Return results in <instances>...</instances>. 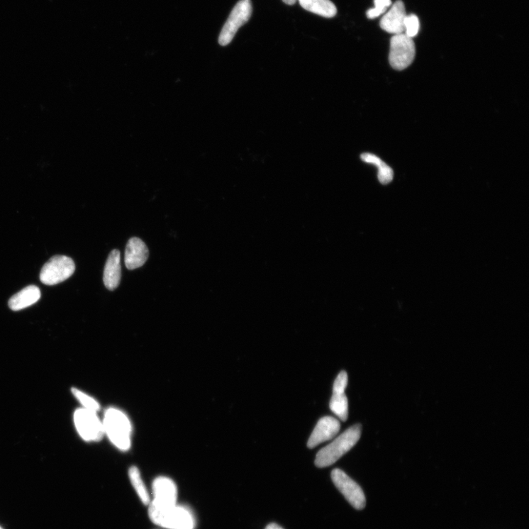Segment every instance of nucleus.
<instances>
[{
	"label": "nucleus",
	"mask_w": 529,
	"mask_h": 529,
	"mask_svg": "<svg viewBox=\"0 0 529 529\" xmlns=\"http://www.w3.org/2000/svg\"><path fill=\"white\" fill-rule=\"evenodd\" d=\"M340 430V423L335 418H321L308 442L309 449H314L319 444L333 439Z\"/></svg>",
	"instance_id": "obj_9"
},
{
	"label": "nucleus",
	"mask_w": 529,
	"mask_h": 529,
	"mask_svg": "<svg viewBox=\"0 0 529 529\" xmlns=\"http://www.w3.org/2000/svg\"><path fill=\"white\" fill-rule=\"evenodd\" d=\"M40 298V289L30 286L13 296L9 301V306L13 311H22L35 304Z\"/></svg>",
	"instance_id": "obj_14"
},
{
	"label": "nucleus",
	"mask_w": 529,
	"mask_h": 529,
	"mask_svg": "<svg viewBox=\"0 0 529 529\" xmlns=\"http://www.w3.org/2000/svg\"><path fill=\"white\" fill-rule=\"evenodd\" d=\"M348 384V375L345 372H341L337 377L334 385H333V393L341 394L345 393V389H347Z\"/></svg>",
	"instance_id": "obj_22"
},
{
	"label": "nucleus",
	"mask_w": 529,
	"mask_h": 529,
	"mask_svg": "<svg viewBox=\"0 0 529 529\" xmlns=\"http://www.w3.org/2000/svg\"><path fill=\"white\" fill-rule=\"evenodd\" d=\"M121 278V255L117 250L112 251L108 258L104 270V281L106 287L113 291L119 286Z\"/></svg>",
	"instance_id": "obj_13"
},
{
	"label": "nucleus",
	"mask_w": 529,
	"mask_h": 529,
	"mask_svg": "<svg viewBox=\"0 0 529 529\" xmlns=\"http://www.w3.org/2000/svg\"><path fill=\"white\" fill-rule=\"evenodd\" d=\"M72 392L84 409L95 413L99 411L100 405L94 398L77 389H72Z\"/></svg>",
	"instance_id": "obj_19"
},
{
	"label": "nucleus",
	"mask_w": 529,
	"mask_h": 529,
	"mask_svg": "<svg viewBox=\"0 0 529 529\" xmlns=\"http://www.w3.org/2000/svg\"><path fill=\"white\" fill-rule=\"evenodd\" d=\"M75 264L72 259L63 255L52 257L45 263L40 273V280L47 286L62 282L72 276Z\"/></svg>",
	"instance_id": "obj_6"
},
{
	"label": "nucleus",
	"mask_w": 529,
	"mask_h": 529,
	"mask_svg": "<svg viewBox=\"0 0 529 529\" xmlns=\"http://www.w3.org/2000/svg\"><path fill=\"white\" fill-rule=\"evenodd\" d=\"M300 6L305 10L325 18H333L337 15V8L331 0H299Z\"/></svg>",
	"instance_id": "obj_15"
},
{
	"label": "nucleus",
	"mask_w": 529,
	"mask_h": 529,
	"mask_svg": "<svg viewBox=\"0 0 529 529\" xmlns=\"http://www.w3.org/2000/svg\"><path fill=\"white\" fill-rule=\"evenodd\" d=\"M252 14L251 0H239L232 11L228 21L223 26L218 38L221 46L228 45L234 38L239 28L245 25Z\"/></svg>",
	"instance_id": "obj_5"
},
{
	"label": "nucleus",
	"mask_w": 529,
	"mask_h": 529,
	"mask_svg": "<svg viewBox=\"0 0 529 529\" xmlns=\"http://www.w3.org/2000/svg\"><path fill=\"white\" fill-rule=\"evenodd\" d=\"M420 30V21L418 17L415 14L406 15L404 21V34L413 38Z\"/></svg>",
	"instance_id": "obj_20"
},
{
	"label": "nucleus",
	"mask_w": 529,
	"mask_h": 529,
	"mask_svg": "<svg viewBox=\"0 0 529 529\" xmlns=\"http://www.w3.org/2000/svg\"><path fill=\"white\" fill-rule=\"evenodd\" d=\"M149 516L155 524L169 529H194L196 525L191 511L177 504L161 505L152 501Z\"/></svg>",
	"instance_id": "obj_1"
},
{
	"label": "nucleus",
	"mask_w": 529,
	"mask_h": 529,
	"mask_svg": "<svg viewBox=\"0 0 529 529\" xmlns=\"http://www.w3.org/2000/svg\"><path fill=\"white\" fill-rule=\"evenodd\" d=\"M406 16L404 4L401 0H397L389 12L382 18L380 27L384 31L394 35L403 33Z\"/></svg>",
	"instance_id": "obj_10"
},
{
	"label": "nucleus",
	"mask_w": 529,
	"mask_h": 529,
	"mask_svg": "<svg viewBox=\"0 0 529 529\" xmlns=\"http://www.w3.org/2000/svg\"><path fill=\"white\" fill-rule=\"evenodd\" d=\"M264 529H284L277 523H270Z\"/></svg>",
	"instance_id": "obj_23"
},
{
	"label": "nucleus",
	"mask_w": 529,
	"mask_h": 529,
	"mask_svg": "<svg viewBox=\"0 0 529 529\" xmlns=\"http://www.w3.org/2000/svg\"><path fill=\"white\" fill-rule=\"evenodd\" d=\"M331 478L338 490L356 510L361 511L364 508L365 496L356 481L338 469L332 472Z\"/></svg>",
	"instance_id": "obj_8"
},
{
	"label": "nucleus",
	"mask_w": 529,
	"mask_h": 529,
	"mask_svg": "<svg viewBox=\"0 0 529 529\" xmlns=\"http://www.w3.org/2000/svg\"><path fill=\"white\" fill-rule=\"evenodd\" d=\"M330 409L341 421L348 419L349 403L345 393H333L330 403Z\"/></svg>",
	"instance_id": "obj_18"
},
{
	"label": "nucleus",
	"mask_w": 529,
	"mask_h": 529,
	"mask_svg": "<svg viewBox=\"0 0 529 529\" xmlns=\"http://www.w3.org/2000/svg\"><path fill=\"white\" fill-rule=\"evenodd\" d=\"M104 432L113 444L121 451L131 445L132 426L128 417L116 408H109L103 422Z\"/></svg>",
	"instance_id": "obj_3"
},
{
	"label": "nucleus",
	"mask_w": 529,
	"mask_h": 529,
	"mask_svg": "<svg viewBox=\"0 0 529 529\" xmlns=\"http://www.w3.org/2000/svg\"><path fill=\"white\" fill-rule=\"evenodd\" d=\"M129 477L134 489L137 492L141 501L143 502L145 505L149 506L151 502L150 495L144 481L142 480L138 467L135 466L130 467L129 470Z\"/></svg>",
	"instance_id": "obj_17"
},
{
	"label": "nucleus",
	"mask_w": 529,
	"mask_h": 529,
	"mask_svg": "<svg viewBox=\"0 0 529 529\" xmlns=\"http://www.w3.org/2000/svg\"><path fill=\"white\" fill-rule=\"evenodd\" d=\"M282 2L284 4H286V5L293 6L296 4V3L297 2V0H282Z\"/></svg>",
	"instance_id": "obj_24"
},
{
	"label": "nucleus",
	"mask_w": 529,
	"mask_h": 529,
	"mask_svg": "<svg viewBox=\"0 0 529 529\" xmlns=\"http://www.w3.org/2000/svg\"><path fill=\"white\" fill-rule=\"evenodd\" d=\"M392 5L391 0H374V8L366 12L369 18H375L384 13Z\"/></svg>",
	"instance_id": "obj_21"
},
{
	"label": "nucleus",
	"mask_w": 529,
	"mask_h": 529,
	"mask_svg": "<svg viewBox=\"0 0 529 529\" xmlns=\"http://www.w3.org/2000/svg\"><path fill=\"white\" fill-rule=\"evenodd\" d=\"M149 257V250L143 240L138 238L130 239L126 250V266L129 270L143 267Z\"/></svg>",
	"instance_id": "obj_11"
},
{
	"label": "nucleus",
	"mask_w": 529,
	"mask_h": 529,
	"mask_svg": "<svg viewBox=\"0 0 529 529\" xmlns=\"http://www.w3.org/2000/svg\"><path fill=\"white\" fill-rule=\"evenodd\" d=\"M413 39L404 33L394 35L391 39L389 62L396 70L402 71L410 67L416 57Z\"/></svg>",
	"instance_id": "obj_4"
},
{
	"label": "nucleus",
	"mask_w": 529,
	"mask_h": 529,
	"mask_svg": "<svg viewBox=\"0 0 529 529\" xmlns=\"http://www.w3.org/2000/svg\"><path fill=\"white\" fill-rule=\"evenodd\" d=\"M361 159L367 164L373 165L378 168V179L383 185L390 183L394 176V170L379 157L371 153H363Z\"/></svg>",
	"instance_id": "obj_16"
},
{
	"label": "nucleus",
	"mask_w": 529,
	"mask_h": 529,
	"mask_svg": "<svg viewBox=\"0 0 529 529\" xmlns=\"http://www.w3.org/2000/svg\"><path fill=\"white\" fill-rule=\"evenodd\" d=\"M0 529H4L1 526H0Z\"/></svg>",
	"instance_id": "obj_25"
},
{
	"label": "nucleus",
	"mask_w": 529,
	"mask_h": 529,
	"mask_svg": "<svg viewBox=\"0 0 529 529\" xmlns=\"http://www.w3.org/2000/svg\"><path fill=\"white\" fill-rule=\"evenodd\" d=\"M154 499L152 501L161 505L177 504V487L169 478L160 477L152 484Z\"/></svg>",
	"instance_id": "obj_12"
},
{
	"label": "nucleus",
	"mask_w": 529,
	"mask_h": 529,
	"mask_svg": "<svg viewBox=\"0 0 529 529\" xmlns=\"http://www.w3.org/2000/svg\"><path fill=\"white\" fill-rule=\"evenodd\" d=\"M74 421L79 436L87 442L99 441L105 434L103 422L95 412L84 408L77 409Z\"/></svg>",
	"instance_id": "obj_7"
},
{
	"label": "nucleus",
	"mask_w": 529,
	"mask_h": 529,
	"mask_svg": "<svg viewBox=\"0 0 529 529\" xmlns=\"http://www.w3.org/2000/svg\"><path fill=\"white\" fill-rule=\"evenodd\" d=\"M361 434V424H356L350 427L333 442L318 452L315 460L316 465L322 469V467H327L333 464L352 449L360 439Z\"/></svg>",
	"instance_id": "obj_2"
}]
</instances>
